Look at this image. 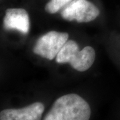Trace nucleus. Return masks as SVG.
<instances>
[{"mask_svg":"<svg viewBox=\"0 0 120 120\" xmlns=\"http://www.w3.org/2000/svg\"><path fill=\"white\" fill-rule=\"evenodd\" d=\"M90 116L88 103L79 95L70 94L57 99L43 120H89Z\"/></svg>","mask_w":120,"mask_h":120,"instance_id":"obj_1","label":"nucleus"},{"mask_svg":"<svg viewBox=\"0 0 120 120\" xmlns=\"http://www.w3.org/2000/svg\"><path fill=\"white\" fill-rule=\"evenodd\" d=\"M73 40H68L56 56V62L69 63L78 71H85L90 69L95 59V52L93 47L86 46L81 51Z\"/></svg>","mask_w":120,"mask_h":120,"instance_id":"obj_2","label":"nucleus"},{"mask_svg":"<svg viewBox=\"0 0 120 120\" xmlns=\"http://www.w3.org/2000/svg\"><path fill=\"white\" fill-rule=\"evenodd\" d=\"M68 33L56 31L47 32L38 39L33 49L34 53L47 60H53L68 40Z\"/></svg>","mask_w":120,"mask_h":120,"instance_id":"obj_3","label":"nucleus"},{"mask_svg":"<svg viewBox=\"0 0 120 120\" xmlns=\"http://www.w3.org/2000/svg\"><path fill=\"white\" fill-rule=\"evenodd\" d=\"M99 15V9L88 0H73L61 12L64 19L78 23L91 22Z\"/></svg>","mask_w":120,"mask_h":120,"instance_id":"obj_4","label":"nucleus"},{"mask_svg":"<svg viewBox=\"0 0 120 120\" xmlns=\"http://www.w3.org/2000/svg\"><path fill=\"white\" fill-rule=\"evenodd\" d=\"M44 105L35 102L21 109H6L0 112V120H41Z\"/></svg>","mask_w":120,"mask_h":120,"instance_id":"obj_5","label":"nucleus"},{"mask_svg":"<svg viewBox=\"0 0 120 120\" xmlns=\"http://www.w3.org/2000/svg\"><path fill=\"white\" fill-rule=\"evenodd\" d=\"M30 17L26 9L9 8L5 11L4 18V27L7 31L17 30L23 34L30 31Z\"/></svg>","mask_w":120,"mask_h":120,"instance_id":"obj_6","label":"nucleus"},{"mask_svg":"<svg viewBox=\"0 0 120 120\" xmlns=\"http://www.w3.org/2000/svg\"><path fill=\"white\" fill-rule=\"evenodd\" d=\"M73 0H50L45 5V10L47 13L54 14L58 12Z\"/></svg>","mask_w":120,"mask_h":120,"instance_id":"obj_7","label":"nucleus"}]
</instances>
